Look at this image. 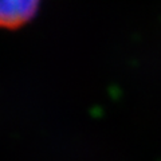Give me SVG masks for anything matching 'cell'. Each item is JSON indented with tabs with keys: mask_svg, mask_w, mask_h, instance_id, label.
I'll return each mask as SVG.
<instances>
[{
	"mask_svg": "<svg viewBox=\"0 0 161 161\" xmlns=\"http://www.w3.org/2000/svg\"><path fill=\"white\" fill-rule=\"evenodd\" d=\"M40 0H0V27L18 28L32 19Z\"/></svg>",
	"mask_w": 161,
	"mask_h": 161,
	"instance_id": "obj_1",
	"label": "cell"
}]
</instances>
